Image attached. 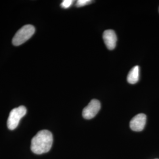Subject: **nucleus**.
<instances>
[{"instance_id":"1","label":"nucleus","mask_w":159,"mask_h":159,"mask_svg":"<svg viewBox=\"0 0 159 159\" xmlns=\"http://www.w3.org/2000/svg\"><path fill=\"white\" fill-rule=\"evenodd\" d=\"M52 143L53 137L51 132L43 130L39 131L32 139L31 150L37 154L46 153L50 150Z\"/></svg>"},{"instance_id":"2","label":"nucleus","mask_w":159,"mask_h":159,"mask_svg":"<svg viewBox=\"0 0 159 159\" xmlns=\"http://www.w3.org/2000/svg\"><path fill=\"white\" fill-rule=\"evenodd\" d=\"M35 28L32 25H25L20 29L12 39V44L16 46L21 45L29 40L34 34Z\"/></svg>"},{"instance_id":"3","label":"nucleus","mask_w":159,"mask_h":159,"mask_svg":"<svg viewBox=\"0 0 159 159\" xmlns=\"http://www.w3.org/2000/svg\"><path fill=\"white\" fill-rule=\"evenodd\" d=\"M26 113L27 108L23 106L12 109L9 114V117L7 120L8 128L11 130L16 129L19 125L20 120Z\"/></svg>"},{"instance_id":"4","label":"nucleus","mask_w":159,"mask_h":159,"mask_svg":"<svg viewBox=\"0 0 159 159\" xmlns=\"http://www.w3.org/2000/svg\"><path fill=\"white\" fill-rule=\"evenodd\" d=\"M101 108L100 102L96 99L92 100L83 110V116L87 120L94 118L98 113Z\"/></svg>"},{"instance_id":"5","label":"nucleus","mask_w":159,"mask_h":159,"mask_svg":"<svg viewBox=\"0 0 159 159\" xmlns=\"http://www.w3.org/2000/svg\"><path fill=\"white\" fill-rule=\"evenodd\" d=\"M146 116L144 114H139L134 116L130 123V127L132 130L134 131H142L146 123Z\"/></svg>"},{"instance_id":"6","label":"nucleus","mask_w":159,"mask_h":159,"mask_svg":"<svg viewBox=\"0 0 159 159\" xmlns=\"http://www.w3.org/2000/svg\"><path fill=\"white\" fill-rule=\"evenodd\" d=\"M103 40L108 50H112L115 48L117 39L116 34L113 30H106L103 33Z\"/></svg>"},{"instance_id":"7","label":"nucleus","mask_w":159,"mask_h":159,"mask_svg":"<svg viewBox=\"0 0 159 159\" xmlns=\"http://www.w3.org/2000/svg\"><path fill=\"white\" fill-rule=\"evenodd\" d=\"M139 79V67L136 66L131 68L127 75V81L130 84H136Z\"/></svg>"},{"instance_id":"8","label":"nucleus","mask_w":159,"mask_h":159,"mask_svg":"<svg viewBox=\"0 0 159 159\" xmlns=\"http://www.w3.org/2000/svg\"><path fill=\"white\" fill-rule=\"evenodd\" d=\"M92 1L91 0H78L76 2V6L77 7H81L90 4Z\"/></svg>"},{"instance_id":"9","label":"nucleus","mask_w":159,"mask_h":159,"mask_svg":"<svg viewBox=\"0 0 159 159\" xmlns=\"http://www.w3.org/2000/svg\"><path fill=\"white\" fill-rule=\"evenodd\" d=\"M73 2L74 1L73 0H64L61 4V6L63 8H68L73 4Z\"/></svg>"}]
</instances>
